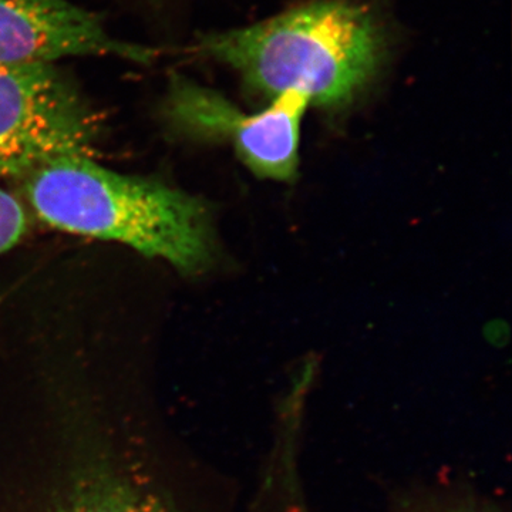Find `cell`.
I'll use <instances>...</instances> for the list:
<instances>
[{
  "label": "cell",
  "instance_id": "cell-1",
  "mask_svg": "<svg viewBox=\"0 0 512 512\" xmlns=\"http://www.w3.org/2000/svg\"><path fill=\"white\" fill-rule=\"evenodd\" d=\"M192 50L237 70L252 92L302 94L342 109L376 79L386 39L365 6L313 0L248 28L201 36Z\"/></svg>",
  "mask_w": 512,
  "mask_h": 512
},
{
  "label": "cell",
  "instance_id": "cell-2",
  "mask_svg": "<svg viewBox=\"0 0 512 512\" xmlns=\"http://www.w3.org/2000/svg\"><path fill=\"white\" fill-rule=\"evenodd\" d=\"M23 183L30 207L50 227L121 242L183 274H197L211 262L204 204L160 181L114 173L92 157H64Z\"/></svg>",
  "mask_w": 512,
  "mask_h": 512
},
{
  "label": "cell",
  "instance_id": "cell-3",
  "mask_svg": "<svg viewBox=\"0 0 512 512\" xmlns=\"http://www.w3.org/2000/svg\"><path fill=\"white\" fill-rule=\"evenodd\" d=\"M100 121L50 62L0 64V178H25L64 157H92Z\"/></svg>",
  "mask_w": 512,
  "mask_h": 512
},
{
  "label": "cell",
  "instance_id": "cell-4",
  "mask_svg": "<svg viewBox=\"0 0 512 512\" xmlns=\"http://www.w3.org/2000/svg\"><path fill=\"white\" fill-rule=\"evenodd\" d=\"M309 100L285 93L256 114L181 74L170 77L164 114L175 130L197 140L228 141L245 165L261 178L295 180L301 124Z\"/></svg>",
  "mask_w": 512,
  "mask_h": 512
},
{
  "label": "cell",
  "instance_id": "cell-5",
  "mask_svg": "<svg viewBox=\"0 0 512 512\" xmlns=\"http://www.w3.org/2000/svg\"><path fill=\"white\" fill-rule=\"evenodd\" d=\"M80 56L150 64L158 52L111 35L99 15L67 0H0V64Z\"/></svg>",
  "mask_w": 512,
  "mask_h": 512
},
{
  "label": "cell",
  "instance_id": "cell-6",
  "mask_svg": "<svg viewBox=\"0 0 512 512\" xmlns=\"http://www.w3.org/2000/svg\"><path fill=\"white\" fill-rule=\"evenodd\" d=\"M55 512H168L151 495L121 483H97L77 491Z\"/></svg>",
  "mask_w": 512,
  "mask_h": 512
},
{
  "label": "cell",
  "instance_id": "cell-7",
  "mask_svg": "<svg viewBox=\"0 0 512 512\" xmlns=\"http://www.w3.org/2000/svg\"><path fill=\"white\" fill-rule=\"evenodd\" d=\"M29 227L28 214L22 202L0 188V254L15 247Z\"/></svg>",
  "mask_w": 512,
  "mask_h": 512
},
{
  "label": "cell",
  "instance_id": "cell-8",
  "mask_svg": "<svg viewBox=\"0 0 512 512\" xmlns=\"http://www.w3.org/2000/svg\"><path fill=\"white\" fill-rule=\"evenodd\" d=\"M439 512H493L490 508L478 507V505L461 504L456 507L446 508V510Z\"/></svg>",
  "mask_w": 512,
  "mask_h": 512
}]
</instances>
